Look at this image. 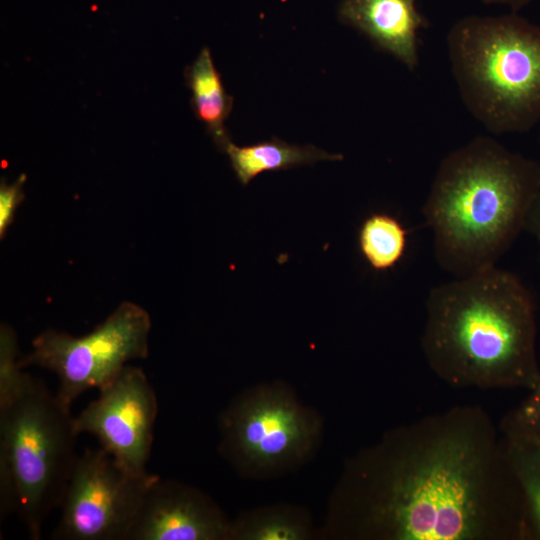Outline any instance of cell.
<instances>
[{
    "label": "cell",
    "instance_id": "obj_1",
    "mask_svg": "<svg viewBox=\"0 0 540 540\" xmlns=\"http://www.w3.org/2000/svg\"><path fill=\"white\" fill-rule=\"evenodd\" d=\"M360 535L386 540H527L523 495L500 428L454 406L392 432L358 468Z\"/></svg>",
    "mask_w": 540,
    "mask_h": 540
},
{
    "label": "cell",
    "instance_id": "obj_2",
    "mask_svg": "<svg viewBox=\"0 0 540 540\" xmlns=\"http://www.w3.org/2000/svg\"><path fill=\"white\" fill-rule=\"evenodd\" d=\"M421 346L430 369L453 387L529 392L540 382L532 297L497 266L431 289Z\"/></svg>",
    "mask_w": 540,
    "mask_h": 540
},
{
    "label": "cell",
    "instance_id": "obj_3",
    "mask_svg": "<svg viewBox=\"0 0 540 540\" xmlns=\"http://www.w3.org/2000/svg\"><path fill=\"white\" fill-rule=\"evenodd\" d=\"M540 164L479 136L441 161L422 213L437 263L454 277L496 266L522 230Z\"/></svg>",
    "mask_w": 540,
    "mask_h": 540
},
{
    "label": "cell",
    "instance_id": "obj_4",
    "mask_svg": "<svg viewBox=\"0 0 540 540\" xmlns=\"http://www.w3.org/2000/svg\"><path fill=\"white\" fill-rule=\"evenodd\" d=\"M447 46L461 99L487 130L521 133L540 121V26L516 12L467 16Z\"/></svg>",
    "mask_w": 540,
    "mask_h": 540
},
{
    "label": "cell",
    "instance_id": "obj_5",
    "mask_svg": "<svg viewBox=\"0 0 540 540\" xmlns=\"http://www.w3.org/2000/svg\"><path fill=\"white\" fill-rule=\"evenodd\" d=\"M70 408L41 381L0 409V513L15 514L31 539L59 508L78 459Z\"/></svg>",
    "mask_w": 540,
    "mask_h": 540
},
{
    "label": "cell",
    "instance_id": "obj_6",
    "mask_svg": "<svg viewBox=\"0 0 540 540\" xmlns=\"http://www.w3.org/2000/svg\"><path fill=\"white\" fill-rule=\"evenodd\" d=\"M151 318L140 305L124 301L93 331L83 336L47 329L20 357L24 369L37 366L53 372L56 395L67 407L90 388H101L135 359L149 354Z\"/></svg>",
    "mask_w": 540,
    "mask_h": 540
},
{
    "label": "cell",
    "instance_id": "obj_7",
    "mask_svg": "<svg viewBox=\"0 0 540 540\" xmlns=\"http://www.w3.org/2000/svg\"><path fill=\"white\" fill-rule=\"evenodd\" d=\"M149 472L134 473L102 447L78 457L52 534L60 540H126L151 484Z\"/></svg>",
    "mask_w": 540,
    "mask_h": 540
},
{
    "label": "cell",
    "instance_id": "obj_8",
    "mask_svg": "<svg viewBox=\"0 0 540 540\" xmlns=\"http://www.w3.org/2000/svg\"><path fill=\"white\" fill-rule=\"evenodd\" d=\"M74 417L76 432L96 437L121 465L147 473L158 412L156 393L141 368L126 365Z\"/></svg>",
    "mask_w": 540,
    "mask_h": 540
},
{
    "label": "cell",
    "instance_id": "obj_9",
    "mask_svg": "<svg viewBox=\"0 0 540 540\" xmlns=\"http://www.w3.org/2000/svg\"><path fill=\"white\" fill-rule=\"evenodd\" d=\"M224 426L238 451L258 465L292 459L309 447L314 426L293 401L275 392L241 404Z\"/></svg>",
    "mask_w": 540,
    "mask_h": 540
},
{
    "label": "cell",
    "instance_id": "obj_10",
    "mask_svg": "<svg viewBox=\"0 0 540 540\" xmlns=\"http://www.w3.org/2000/svg\"><path fill=\"white\" fill-rule=\"evenodd\" d=\"M232 535L198 492L158 477L147 490L126 540H216Z\"/></svg>",
    "mask_w": 540,
    "mask_h": 540
},
{
    "label": "cell",
    "instance_id": "obj_11",
    "mask_svg": "<svg viewBox=\"0 0 540 540\" xmlns=\"http://www.w3.org/2000/svg\"><path fill=\"white\" fill-rule=\"evenodd\" d=\"M339 14L409 69L417 67L418 32L426 20L416 0H343Z\"/></svg>",
    "mask_w": 540,
    "mask_h": 540
},
{
    "label": "cell",
    "instance_id": "obj_12",
    "mask_svg": "<svg viewBox=\"0 0 540 540\" xmlns=\"http://www.w3.org/2000/svg\"><path fill=\"white\" fill-rule=\"evenodd\" d=\"M222 151L228 155L237 179L244 186L266 171L343 159L341 154H331L313 145L289 144L277 138L246 146H237L230 140Z\"/></svg>",
    "mask_w": 540,
    "mask_h": 540
},
{
    "label": "cell",
    "instance_id": "obj_13",
    "mask_svg": "<svg viewBox=\"0 0 540 540\" xmlns=\"http://www.w3.org/2000/svg\"><path fill=\"white\" fill-rule=\"evenodd\" d=\"M185 78L192 93L191 104L196 117L222 151L230 141L225 121L232 110L233 98L227 94L207 47L186 68Z\"/></svg>",
    "mask_w": 540,
    "mask_h": 540
},
{
    "label": "cell",
    "instance_id": "obj_14",
    "mask_svg": "<svg viewBox=\"0 0 540 540\" xmlns=\"http://www.w3.org/2000/svg\"><path fill=\"white\" fill-rule=\"evenodd\" d=\"M360 253L378 272L394 268L407 248V230L393 215L375 212L368 215L358 231Z\"/></svg>",
    "mask_w": 540,
    "mask_h": 540
},
{
    "label": "cell",
    "instance_id": "obj_15",
    "mask_svg": "<svg viewBox=\"0 0 540 540\" xmlns=\"http://www.w3.org/2000/svg\"><path fill=\"white\" fill-rule=\"evenodd\" d=\"M502 437L523 495L528 539L540 540V442Z\"/></svg>",
    "mask_w": 540,
    "mask_h": 540
},
{
    "label": "cell",
    "instance_id": "obj_16",
    "mask_svg": "<svg viewBox=\"0 0 540 540\" xmlns=\"http://www.w3.org/2000/svg\"><path fill=\"white\" fill-rule=\"evenodd\" d=\"M17 337L8 324L0 327V409L12 404L28 388L34 378L19 364Z\"/></svg>",
    "mask_w": 540,
    "mask_h": 540
},
{
    "label": "cell",
    "instance_id": "obj_17",
    "mask_svg": "<svg viewBox=\"0 0 540 540\" xmlns=\"http://www.w3.org/2000/svg\"><path fill=\"white\" fill-rule=\"evenodd\" d=\"M527 398L501 421L503 436L540 442V382Z\"/></svg>",
    "mask_w": 540,
    "mask_h": 540
},
{
    "label": "cell",
    "instance_id": "obj_18",
    "mask_svg": "<svg viewBox=\"0 0 540 540\" xmlns=\"http://www.w3.org/2000/svg\"><path fill=\"white\" fill-rule=\"evenodd\" d=\"M246 540H301L306 533L303 527L291 518L281 514H271L257 519L244 531L234 534Z\"/></svg>",
    "mask_w": 540,
    "mask_h": 540
},
{
    "label": "cell",
    "instance_id": "obj_19",
    "mask_svg": "<svg viewBox=\"0 0 540 540\" xmlns=\"http://www.w3.org/2000/svg\"><path fill=\"white\" fill-rule=\"evenodd\" d=\"M26 175L21 174L16 180L0 184V238L3 239L14 221L16 211L25 198L24 184Z\"/></svg>",
    "mask_w": 540,
    "mask_h": 540
},
{
    "label": "cell",
    "instance_id": "obj_20",
    "mask_svg": "<svg viewBox=\"0 0 540 540\" xmlns=\"http://www.w3.org/2000/svg\"><path fill=\"white\" fill-rule=\"evenodd\" d=\"M525 230L534 236L540 252V188L529 211Z\"/></svg>",
    "mask_w": 540,
    "mask_h": 540
},
{
    "label": "cell",
    "instance_id": "obj_21",
    "mask_svg": "<svg viewBox=\"0 0 540 540\" xmlns=\"http://www.w3.org/2000/svg\"><path fill=\"white\" fill-rule=\"evenodd\" d=\"M485 4H498L508 6L513 12L527 6L535 0H481Z\"/></svg>",
    "mask_w": 540,
    "mask_h": 540
}]
</instances>
